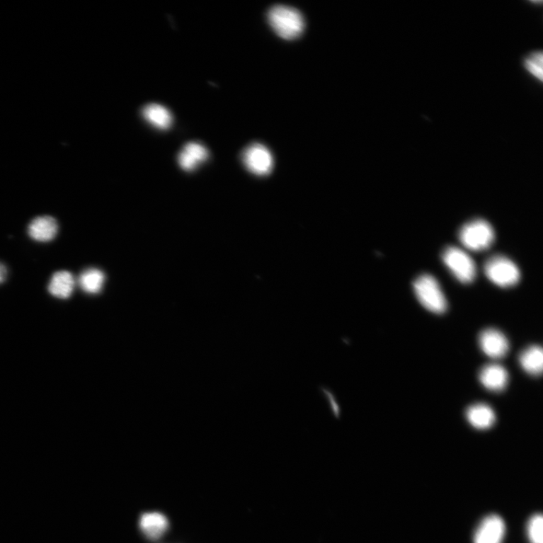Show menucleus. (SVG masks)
Returning a JSON list of instances; mask_svg holds the SVG:
<instances>
[{
  "label": "nucleus",
  "instance_id": "obj_1",
  "mask_svg": "<svg viewBox=\"0 0 543 543\" xmlns=\"http://www.w3.org/2000/svg\"><path fill=\"white\" fill-rule=\"evenodd\" d=\"M268 21L274 31L285 40L299 38L305 28L302 13L287 6L278 5L271 8L268 13Z\"/></svg>",
  "mask_w": 543,
  "mask_h": 543
},
{
  "label": "nucleus",
  "instance_id": "obj_2",
  "mask_svg": "<svg viewBox=\"0 0 543 543\" xmlns=\"http://www.w3.org/2000/svg\"><path fill=\"white\" fill-rule=\"evenodd\" d=\"M413 285L416 296L425 309L436 314L445 313L447 308V299L433 276L422 275Z\"/></svg>",
  "mask_w": 543,
  "mask_h": 543
},
{
  "label": "nucleus",
  "instance_id": "obj_3",
  "mask_svg": "<svg viewBox=\"0 0 543 543\" xmlns=\"http://www.w3.org/2000/svg\"><path fill=\"white\" fill-rule=\"evenodd\" d=\"M461 244L473 251L489 248L493 244L495 234L491 225L484 219H474L462 227L459 232Z\"/></svg>",
  "mask_w": 543,
  "mask_h": 543
},
{
  "label": "nucleus",
  "instance_id": "obj_4",
  "mask_svg": "<svg viewBox=\"0 0 543 543\" xmlns=\"http://www.w3.org/2000/svg\"><path fill=\"white\" fill-rule=\"evenodd\" d=\"M484 269L488 280L502 287H513L521 278L517 265L503 256H494L488 258L484 263Z\"/></svg>",
  "mask_w": 543,
  "mask_h": 543
},
{
  "label": "nucleus",
  "instance_id": "obj_5",
  "mask_svg": "<svg viewBox=\"0 0 543 543\" xmlns=\"http://www.w3.org/2000/svg\"><path fill=\"white\" fill-rule=\"evenodd\" d=\"M442 260L455 278L463 284H469L476 277V265L471 258L463 250L450 246L442 253Z\"/></svg>",
  "mask_w": 543,
  "mask_h": 543
},
{
  "label": "nucleus",
  "instance_id": "obj_6",
  "mask_svg": "<svg viewBox=\"0 0 543 543\" xmlns=\"http://www.w3.org/2000/svg\"><path fill=\"white\" fill-rule=\"evenodd\" d=\"M241 159L252 174L265 176L270 174L273 168V157L267 147L261 144L248 146L242 153Z\"/></svg>",
  "mask_w": 543,
  "mask_h": 543
},
{
  "label": "nucleus",
  "instance_id": "obj_7",
  "mask_svg": "<svg viewBox=\"0 0 543 543\" xmlns=\"http://www.w3.org/2000/svg\"><path fill=\"white\" fill-rule=\"evenodd\" d=\"M505 533L503 519L498 515L484 518L474 535V543H502Z\"/></svg>",
  "mask_w": 543,
  "mask_h": 543
},
{
  "label": "nucleus",
  "instance_id": "obj_8",
  "mask_svg": "<svg viewBox=\"0 0 543 543\" xmlns=\"http://www.w3.org/2000/svg\"><path fill=\"white\" fill-rule=\"evenodd\" d=\"M479 345L481 350L492 359H501L510 349V343L504 334L496 329L490 328L480 334Z\"/></svg>",
  "mask_w": 543,
  "mask_h": 543
},
{
  "label": "nucleus",
  "instance_id": "obj_9",
  "mask_svg": "<svg viewBox=\"0 0 543 543\" xmlns=\"http://www.w3.org/2000/svg\"><path fill=\"white\" fill-rule=\"evenodd\" d=\"M59 231V224L51 216H40L34 218L28 227V236L38 242L52 241Z\"/></svg>",
  "mask_w": 543,
  "mask_h": 543
},
{
  "label": "nucleus",
  "instance_id": "obj_10",
  "mask_svg": "<svg viewBox=\"0 0 543 543\" xmlns=\"http://www.w3.org/2000/svg\"><path fill=\"white\" fill-rule=\"evenodd\" d=\"M209 157V152L205 146L198 142L185 145L178 155V164L185 171H193Z\"/></svg>",
  "mask_w": 543,
  "mask_h": 543
},
{
  "label": "nucleus",
  "instance_id": "obj_11",
  "mask_svg": "<svg viewBox=\"0 0 543 543\" xmlns=\"http://www.w3.org/2000/svg\"><path fill=\"white\" fill-rule=\"evenodd\" d=\"M479 379L485 388L491 391H500L505 387L508 375L503 366L492 364L481 369Z\"/></svg>",
  "mask_w": 543,
  "mask_h": 543
},
{
  "label": "nucleus",
  "instance_id": "obj_12",
  "mask_svg": "<svg viewBox=\"0 0 543 543\" xmlns=\"http://www.w3.org/2000/svg\"><path fill=\"white\" fill-rule=\"evenodd\" d=\"M74 286V277L70 272L57 271L52 276L48 291L55 297L66 299L72 295Z\"/></svg>",
  "mask_w": 543,
  "mask_h": 543
},
{
  "label": "nucleus",
  "instance_id": "obj_13",
  "mask_svg": "<svg viewBox=\"0 0 543 543\" xmlns=\"http://www.w3.org/2000/svg\"><path fill=\"white\" fill-rule=\"evenodd\" d=\"M142 532L149 539L156 540L161 537L168 527L166 516L159 513L144 514L140 520Z\"/></svg>",
  "mask_w": 543,
  "mask_h": 543
},
{
  "label": "nucleus",
  "instance_id": "obj_14",
  "mask_svg": "<svg viewBox=\"0 0 543 543\" xmlns=\"http://www.w3.org/2000/svg\"><path fill=\"white\" fill-rule=\"evenodd\" d=\"M467 418L470 424L479 430L489 429L496 421L493 409L484 404L471 406L467 411Z\"/></svg>",
  "mask_w": 543,
  "mask_h": 543
},
{
  "label": "nucleus",
  "instance_id": "obj_15",
  "mask_svg": "<svg viewBox=\"0 0 543 543\" xmlns=\"http://www.w3.org/2000/svg\"><path fill=\"white\" fill-rule=\"evenodd\" d=\"M142 115L146 121L159 130L168 129L173 121L170 111L159 103L146 105L142 110Z\"/></svg>",
  "mask_w": 543,
  "mask_h": 543
},
{
  "label": "nucleus",
  "instance_id": "obj_16",
  "mask_svg": "<svg viewBox=\"0 0 543 543\" xmlns=\"http://www.w3.org/2000/svg\"><path fill=\"white\" fill-rule=\"evenodd\" d=\"M519 362L529 375H540L543 368L542 349L538 345L530 346L520 355Z\"/></svg>",
  "mask_w": 543,
  "mask_h": 543
},
{
  "label": "nucleus",
  "instance_id": "obj_17",
  "mask_svg": "<svg viewBox=\"0 0 543 543\" xmlns=\"http://www.w3.org/2000/svg\"><path fill=\"white\" fill-rule=\"evenodd\" d=\"M105 280V276L102 271L90 268L80 274L78 283L86 293L96 295L101 291Z\"/></svg>",
  "mask_w": 543,
  "mask_h": 543
},
{
  "label": "nucleus",
  "instance_id": "obj_18",
  "mask_svg": "<svg viewBox=\"0 0 543 543\" xmlns=\"http://www.w3.org/2000/svg\"><path fill=\"white\" fill-rule=\"evenodd\" d=\"M543 54L541 50H536L527 54L523 60L525 70L537 79L542 82Z\"/></svg>",
  "mask_w": 543,
  "mask_h": 543
},
{
  "label": "nucleus",
  "instance_id": "obj_19",
  "mask_svg": "<svg viewBox=\"0 0 543 543\" xmlns=\"http://www.w3.org/2000/svg\"><path fill=\"white\" fill-rule=\"evenodd\" d=\"M527 533L530 543H543V518L542 515L535 514L530 518Z\"/></svg>",
  "mask_w": 543,
  "mask_h": 543
},
{
  "label": "nucleus",
  "instance_id": "obj_20",
  "mask_svg": "<svg viewBox=\"0 0 543 543\" xmlns=\"http://www.w3.org/2000/svg\"><path fill=\"white\" fill-rule=\"evenodd\" d=\"M6 275L7 269L6 265L0 263V284H2L6 281Z\"/></svg>",
  "mask_w": 543,
  "mask_h": 543
}]
</instances>
